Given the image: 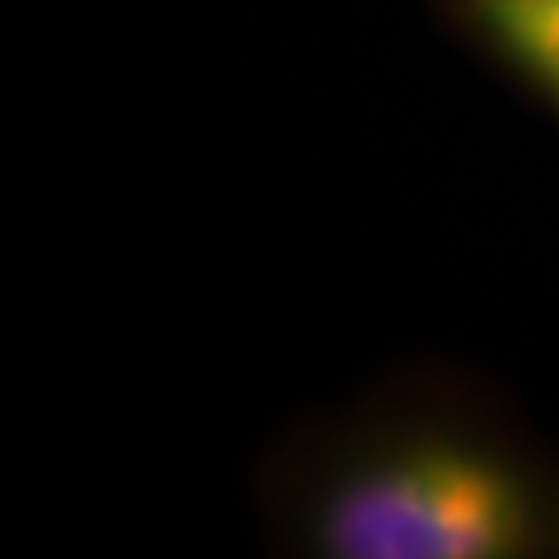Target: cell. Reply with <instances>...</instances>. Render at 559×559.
I'll return each instance as SVG.
<instances>
[{
  "label": "cell",
  "instance_id": "obj_1",
  "mask_svg": "<svg viewBox=\"0 0 559 559\" xmlns=\"http://www.w3.org/2000/svg\"><path fill=\"white\" fill-rule=\"evenodd\" d=\"M270 519L316 559H559V456L473 385L415 378L290 443Z\"/></svg>",
  "mask_w": 559,
  "mask_h": 559
},
{
  "label": "cell",
  "instance_id": "obj_2",
  "mask_svg": "<svg viewBox=\"0 0 559 559\" xmlns=\"http://www.w3.org/2000/svg\"><path fill=\"white\" fill-rule=\"evenodd\" d=\"M436 9L464 46L559 117V0H436Z\"/></svg>",
  "mask_w": 559,
  "mask_h": 559
}]
</instances>
